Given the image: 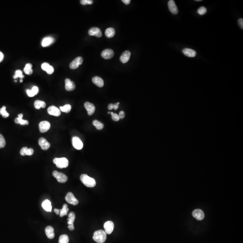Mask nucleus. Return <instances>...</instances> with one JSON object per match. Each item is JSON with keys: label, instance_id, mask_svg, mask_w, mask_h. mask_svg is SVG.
Wrapping results in <instances>:
<instances>
[{"label": "nucleus", "instance_id": "32", "mask_svg": "<svg viewBox=\"0 0 243 243\" xmlns=\"http://www.w3.org/2000/svg\"><path fill=\"white\" fill-rule=\"evenodd\" d=\"M93 125L96 127V128L97 129L99 130H102L104 126V125L103 123L97 120H94L93 121Z\"/></svg>", "mask_w": 243, "mask_h": 243}, {"label": "nucleus", "instance_id": "22", "mask_svg": "<svg viewBox=\"0 0 243 243\" xmlns=\"http://www.w3.org/2000/svg\"><path fill=\"white\" fill-rule=\"evenodd\" d=\"M34 153V150L32 148H28L27 147H25L22 148L20 150V154L22 156L25 155H29L31 156L33 155Z\"/></svg>", "mask_w": 243, "mask_h": 243}, {"label": "nucleus", "instance_id": "12", "mask_svg": "<svg viewBox=\"0 0 243 243\" xmlns=\"http://www.w3.org/2000/svg\"><path fill=\"white\" fill-rule=\"evenodd\" d=\"M88 34L90 36H94L98 37L102 36V32L99 28L97 27H93L91 28L88 31Z\"/></svg>", "mask_w": 243, "mask_h": 243}, {"label": "nucleus", "instance_id": "17", "mask_svg": "<svg viewBox=\"0 0 243 243\" xmlns=\"http://www.w3.org/2000/svg\"><path fill=\"white\" fill-rule=\"evenodd\" d=\"M65 87L66 90L68 91H72L74 90L75 88V85L74 82L71 81L70 79H67L65 80Z\"/></svg>", "mask_w": 243, "mask_h": 243}, {"label": "nucleus", "instance_id": "29", "mask_svg": "<svg viewBox=\"0 0 243 243\" xmlns=\"http://www.w3.org/2000/svg\"><path fill=\"white\" fill-rule=\"evenodd\" d=\"M115 31L114 28H108L105 30V35L108 38H112L113 37L115 36Z\"/></svg>", "mask_w": 243, "mask_h": 243}, {"label": "nucleus", "instance_id": "24", "mask_svg": "<svg viewBox=\"0 0 243 243\" xmlns=\"http://www.w3.org/2000/svg\"><path fill=\"white\" fill-rule=\"evenodd\" d=\"M42 207L44 210L48 212H51L52 210V206L51 202L49 200H47L44 201L42 204Z\"/></svg>", "mask_w": 243, "mask_h": 243}, {"label": "nucleus", "instance_id": "14", "mask_svg": "<svg viewBox=\"0 0 243 243\" xmlns=\"http://www.w3.org/2000/svg\"><path fill=\"white\" fill-rule=\"evenodd\" d=\"M47 112L49 115L55 116H59L61 115V111L57 107L55 106H51L48 108Z\"/></svg>", "mask_w": 243, "mask_h": 243}, {"label": "nucleus", "instance_id": "26", "mask_svg": "<svg viewBox=\"0 0 243 243\" xmlns=\"http://www.w3.org/2000/svg\"><path fill=\"white\" fill-rule=\"evenodd\" d=\"M54 41V39L52 37H46V38H44L43 40L42 43H41V45L43 47H47V46H49L51 44L53 43Z\"/></svg>", "mask_w": 243, "mask_h": 243}, {"label": "nucleus", "instance_id": "15", "mask_svg": "<svg viewBox=\"0 0 243 243\" xmlns=\"http://www.w3.org/2000/svg\"><path fill=\"white\" fill-rule=\"evenodd\" d=\"M38 143L41 149L44 150H47L50 147V144L49 142L47 141L46 139L43 137L40 138L38 141Z\"/></svg>", "mask_w": 243, "mask_h": 243}, {"label": "nucleus", "instance_id": "36", "mask_svg": "<svg viewBox=\"0 0 243 243\" xmlns=\"http://www.w3.org/2000/svg\"><path fill=\"white\" fill-rule=\"evenodd\" d=\"M18 78H20L21 79L24 78V76L23 75L22 71L21 70H17L15 71V75L14 76V78L16 79Z\"/></svg>", "mask_w": 243, "mask_h": 243}, {"label": "nucleus", "instance_id": "23", "mask_svg": "<svg viewBox=\"0 0 243 243\" xmlns=\"http://www.w3.org/2000/svg\"><path fill=\"white\" fill-rule=\"evenodd\" d=\"M92 81L95 85L100 87H103L104 85V82L103 80L99 77H94L93 78Z\"/></svg>", "mask_w": 243, "mask_h": 243}, {"label": "nucleus", "instance_id": "6", "mask_svg": "<svg viewBox=\"0 0 243 243\" xmlns=\"http://www.w3.org/2000/svg\"><path fill=\"white\" fill-rule=\"evenodd\" d=\"M75 212H69V214L68 215V228L69 229V230H73L75 229V227H74V225H73V222H75Z\"/></svg>", "mask_w": 243, "mask_h": 243}, {"label": "nucleus", "instance_id": "52", "mask_svg": "<svg viewBox=\"0 0 243 243\" xmlns=\"http://www.w3.org/2000/svg\"><path fill=\"white\" fill-rule=\"evenodd\" d=\"M108 114H111V112H109Z\"/></svg>", "mask_w": 243, "mask_h": 243}, {"label": "nucleus", "instance_id": "40", "mask_svg": "<svg viewBox=\"0 0 243 243\" xmlns=\"http://www.w3.org/2000/svg\"><path fill=\"white\" fill-rule=\"evenodd\" d=\"M50 66V65H49L48 63H44L41 65V69H42L43 70H44V71H46V70L48 69V68H49V66Z\"/></svg>", "mask_w": 243, "mask_h": 243}, {"label": "nucleus", "instance_id": "50", "mask_svg": "<svg viewBox=\"0 0 243 243\" xmlns=\"http://www.w3.org/2000/svg\"><path fill=\"white\" fill-rule=\"evenodd\" d=\"M23 80L22 79L20 80V83H22Z\"/></svg>", "mask_w": 243, "mask_h": 243}, {"label": "nucleus", "instance_id": "33", "mask_svg": "<svg viewBox=\"0 0 243 243\" xmlns=\"http://www.w3.org/2000/svg\"><path fill=\"white\" fill-rule=\"evenodd\" d=\"M69 238L67 235H62L60 237L59 243H69Z\"/></svg>", "mask_w": 243, "mask_h": 243}, {"label": "nucleus", "instance_id": "7", "mask_svg": "<svg viewBox=\"0 0 243 243\" xmlns=\"http://www.w3.org/2000/svg\"><path fill=\"white\" fill-rule=\"evenodd\" d=\"M114 224L112 221H109L105 222L104 225L105 232L106 234H111L113 232L114 229Z\"/></svg>", "mask_w": 243, "mask_h": 243}, {"label": "nucleus", "instance_id": "47", "mask_svg": "<svg viewBox=\"0 0 243 243\" xmlns=\"http://www.w3.org/2000/svg\"><path fill=\"white\" fill-rule=\"evenodd\" d=\"M4 55L2 52L0 51V62L2 61L3 60Z\"/></svg>", "mask_w": 243, "mask_h": 243}, {"label": "nucleus", "instance_id": "35", "mask_svg": "<svg viewBox=\"0 0 243 243\" xmlns=\"http://www.w3.org/2000/svg\"><path fill=\"white\" fill-rule=\"evenodd\" d=\"M0 115H2V117L7 118L9 116V114L6 111V107L3 106L2 108L0 109Z\"/></svg>", "mask_w": 243, "mask_h": 243}, {"label": "nucleus", "instance_id": "38", "mask_svg": "<svg viewBox=\"0 0 243 243\" xmlns=\"http://www.w3.org/2000/svg\"><path fill=\"white\" fill-rule=\"evenodd\" d=\"M5 140L3 136L0 134V148L4 147L5 146Z\"/></svg>", "mask_w": 243, "mask_h": 243}, {"label": "nucleus", "instance_id": "1", "mask_svg": "<svg viewBox=\"0 0 243 243\" xmlns=\"http://www.w3.org/2000/svg\"><path fill=\"white\" fill-rule=\"evenodd\" d=\"M106 237L107 234L105 230H100L95 232L93 239L97 243H104L106 240Z\"/></svg>", "mask_w": 243, "mask_h": 243}, {"label": "nucleus", "instance_id": "5", "mask_svg": "<svg viewBox=\"0 0 243 243\" xmlns=\"http://www.w3.org/2000/svg\"><path fill=\"white\" fill-rule=\"evenodd\" d=\"M65 200L69 204H71L73 205H76L79 204L78 200L73 194L71 192H69L65 196Z\"/></svg>", "mask_w": 243, "mask_h": 243}, {"label": "nucleus", "instance_id": "16", "mask_svg": "<svg viewBox=\"0 0 243 243\" xmlns=\"http://www.w3.org/2000/svg\"><path fill=\"white\" fill-rule=\"evenodd\" d=\"M84 107L87 111V113L89 115H91L94 113L95 111V106L92 103L87 102L84 104Z\"/></svg>", "mask_w": 243, "mask_h": 243}, {"label": "nucleus", "instance_id": "21", "mask_svg": "<svg viewBox=\"0 0 243 243\" xmlns=\"http://www.w3.org/2000/svg\"><path fill=\"white\" fill-rule=\"evenodd\" d=\"M182 53L186 56L189 57H194L196 55V52L194 50L190 48H185L182 50Z\"/></svg>", "mask_w": 243, "mask_h": 243}, {"label": "nucleus", "instance_id": "4", "mask_svg": "<svg viewBox=\"0 0 243 243\" xmlns=\"http://www.w3.org/2000/svg\"><path fill=\"white\" fill-rule=\"evenodd\" d=\"M53 176L58 180V182L62 183H65L68 180V177L66 175L58 171H54L53 172Z\"/></svg>", "mask_w": 243, "mask_h": 243}, {"label": "nucleus", "instance_id": "44", "mask_svg": "<svg viewBox=\"0 0 243 243\" xmlns=\"http://www.w3.org/2000/svg\"><path fill=\"white\" fill-rule=\"evenodd\" d=\"M119 116L120 119H124V117H125V114L124 111H121L119 113Z\"/></svg>", "mask_w": 243, "mask_h": 243}, {"label": "nucleus", "instance_id": "39", "mask_svg": "<svg viewBox=\"0 0 243 243\" xmlns=\"http://www.w3.org/2000/svg\"><path fill=\"white\" fill-rule=\"evenodd\" d=\"M80 3L83 5H91L93 3V1L91 0H82L80 1Z\"/></svg>", "mask_w": 243, "mask_h": 243}, {"label": "nucleus", "instance_id": "48", "mask_svg": "<svg viewBox=\"0 0 243 243\" xmlns=\"http://www.w3.org/2000/svg\"><path fill=\"white\" fill-rule=\"evenodd\" d=\"M114 105L113 104H110L108 105V109L109 110H112V109H114Z\"/></svg>", "mask_w": 243, "mask_h": 243}, {"label": "nucleus", "instance_id": "13", "mask_svg": "<svg viewBox=\"0 0 243 243\" xmlns=\"http://www.w3.org/2000/svg\"><path fill=\"white\" fill-rule=\"evenodd\" d=\"M101 55L105 59L109 60L114 56V52L111 49H105L102 51Z\"/></svg>", "mask_w": 243, "mask_h": 243}, {"label": "nucleus", "instance_id": "42", "mask_svg": "<svg viewBox=\"0 0 243 243\" xmlns=\"http://www.w3.org/2000/svg\"><path fill=\"white\" fill-rule=\"evenodd\" d=\"M46 72H47V73L49 74V75H51V74H52V73H54V68H53L52 66H51V65H50V66H49V68H48V69L46 70Z\"/></svg>", "mask_w": 243, "mask_h": 243}, {"label": "nucleus", "instance_id": "37", "mask_svg": "<svg viewBox=\"0 0 243 243\" xmlns=\"http://www.w3.org/2000/svg\"><path fill=\"white\" fill-rule=\"evenodd\" d=\"M207 9L204 7H201L198 9L197 11V13L200 15H205L207 12Z\"/></svg>", "mask_w": 243, "mask_h": 243}, {"label": "nucleus", "instance_id": "20", "mask_svg": "<svg viewBox=\"0 0 243 243\" xmlns=\"http://www.w3.org/2000/svg\"><path fill=\"white\" fill-rule=\"evenodd\" d=\"M45 233L48 238L53 239L55 237L54 229L51 226H47L45 229Z\"/></svg>", "mask_w": 243, "mask_h": 243}, {"label": "nucleus", "instance_id": "9", "mask_svg": "<svg viewBox=\"0 0 243 243\" xmlns=\"http://www.w3.org/2000/svg\"><path fill=\"white\" fill-rule=\"evenodd\" d=\"M51 124L48 121H42L39 125V130L42 133L46 132L50 129Z\"/></svg>", "mask_w": 243, "mask_h": 243}, {"label": "nucleus", "instance_id": "28", "mask_svg": "<svg viewBox=\"0 0 243 243\" xmlns=\"http://www.w3.org/2000/svg\"><path fill=\"white\" fill-rule=\"evenodd\" d=\"M34 107L36 109H40L44 108L46 107V104L44 101H41L39 100H37L34 102Z\"/></svg>", "mask_w": 243, "mask_h": 243}, {"label": "nucleus", "instance_id": "49", "mask_svg": "<svg viewBox=\"0 0 243 243\" xmlns=\"http://www.w3.org/2000/svg\"><path fill=\"white\" fill-rule=\"evenodd\" d=\"M54 212L56 213V214H60V209L55 208V209H54Z\"/></svg>", "mask_w": 243, "mask_h": 243}, {"label": "nucleus", "instance_id": "45", "mask_svg": "<svg viewBox=\"0 0 243 243\" xmlns=\"http://www.w3.org/2000/svg\"><path fill=\"white\" fill-rule=\"evenodd\" d=\"M119 102H118V103H116V104H114V109L115 110H117L118 108H119Z\"/></svg>", "mask_w": 243, "mask_h": 243}, {"label": "nucleus", "instance_id": "25", "mask_svg": "<svg viewBox=\"0 0 243 243\" xmlns=\"http://www.w3.org/2000/svg\"><path fill=\"white\" fill-rule=\"evenodd\" d=\"M23 114H19L18 115V117L16 118L15 120V123H17V124H20L21 125H28L29 123V121L23 119Z\"/></svg>", "mask_w": 243, "mask_h": 243}, {"label": "nucleus", "instance_id": "3", "mask_svg": "<svg viewBox=\"0 0 243 243\" xmlns=\"http://www.w3.org/2000/svg\"><path fill=\"white\" fill-rule=\"evenodd\" d=\"M53 162L56 165L57 167L60 168H67L69 165V161L65 158H56L53 160Z\"/></svg>", "mask_w": 243, "mask_h": 243}, {"label": "nucleus", "instance_id": "19", "mask_svg": "<svg viewBox=\"0 0 243 243\" xmlns=\"http://www.w3.org/2000/svg\"><path fill=\"white\" fill-rule=\"evenodd\" d=\"M131 56V52L128 51L123 52L120 57V61L122 63H126L128 61Z\"/></svg>", "mask_w": 243, "mask_h": 243}, {"label": "nucleus", "instance_id": "27", "mask_svg": "<svg viewBox=\"0 0 243 243\" xmlns=\"http://www.w3.org/2000/svg\"><path fill=\"white\" fill-rule=\"evenodd\" d=\"M39 89L37 86H34L32 88V90H27V94L29 97H33L36 95L38 93Z\"/></svg>", "mask_w": 243, "mask_h": 243}, {"label": "nucleus", "instance_id": "43", "mask_svg": "<svg viewBox=\"0 0 243 243\" xmlns=\"http://www.w3.org/2000/svg\"><path fill=\"white\" fill-rule=\"evenodd\" d=\"M238 23L239 25L242 29H243V19L242 18L239 19H238Z\"/></svg>", "mask_w": 243, "mask_h": 243}, {"label": "nucleus", "instance_id": "30", "mask_svg": "<svg viewBox=\"0 0 243 243\" xmlns=\"http://www.w3.org/2000/svg\"><path fill=\"white\" fill-rule=\"evenodd\" d=\"M32 66H33L32 64L30 63H28L26 65L23 69V71L26 74L29 75H32L33 73V70L32 69Z\"/></svg>", "mask_w": 243, "mask_h": 243}, {"label": "nucleus", "instance_id": "41", "mask_svg": "<svg viewBox=\"0 0 243 243\" xmlns=\"http://www.w3.org/2000/svg\"><path fill=\"white\" fill-rule=\"evenodd\" d=\"M112 116V119L113 120H114L115 121H119V119H120V118H119V115H117V114H113L111 115Z\"/></svg>", "mask_w": 243, "mask_h": 243}, {"label": "nucleus", "instance_id": "10", "mask_svg": "<svg viewBox=\"0 0 243 243\" xmlns=\"http://www.w3.org/2000/svg\"><path fill=\"white\" fill-rule=\"evenodd\" d=\"M73 144L77 150H80L83 149V144L82 140L79 137L75 136L72 139Z\"/></svg>", "mask_w": 243, "mask_h": 243}, {"label": "nucleus", "instance_id": "34", "mask_svg": "<svg viewBox=\"0 0 243 243\" xmlns=\"http://www.w3.org/2000/svg\"><path fill=\"white\" fill-rule=\"evenodd\" d=\"M60 111L63 112L68 113L70 111L71 109V106L70 105L67 104L63 106H61L60 107Z\"/></svg>", "mask_w": 243, "mask_h": 243}, {"label": "nucleus", "instance_id": "51", "mask_svg": "<svg viewBox=\"0 0 243 243\" xmlns=\"http://www.w3.org/2000/svg\"><path fill=\"white\" fill-rule=\"evenodd\" d=\"M201 1V0H197V1Z\"/></svg>", "mask_w": 243, "mask_h": 243}, {"label": "nucleus", "instance_id": "8", "mask_svg": "<svg viewBox=\"0 0 243 243\" xmlns=\"http://www.w3.org/2000/svg\"><path fill=\"white\" fill-rule=\"evenodd\" d=\"M83 62V59L82 57H78L75 59L69 65L71 69H75L79 68L80 65H82Z\"/></svg>", "mask_w": 243, "mask_h": 243}, {"label": "nucleus", "instance_id": "11", "mask_svg": "<svg viewBox=\"0 0 243 243\" xmlns=\"http://www.w3.org/2000/svg\"><path fill=\"white\" fill-rule=\"evenodd\" d=\"M168 7L170 11L173 15H176L178 12L177 6L176 5L175 2L173 0H170L168 1Z\"/></svg>", "mask_w": 243, "mask_h": 243}, {"label": "nucleus", "instance_id": "18", "mask_svg": "<svg viewBox=\"0 0 243 243\" xmlns=\"http://www.w3.org/2000/svg\"><path fill=\"white\" fill-rule=\"evenodd\" d=\"M192 215L194 218L198 220H202L204 217V214L203 211L199 209L194 210L193 212Z\"/></svg>", "mask_w": 243, "mask_h": 243}, {"label": "nucleus", "instance_id": "46", "mask_svg": "<svg viewBox=\"0 0 243 243\" xmlns=\"http://www.w3.org/2000/svg\"><path fill=\"white\" fill-rule=\"evenodd\" d=\"M122 2H123L124 4H125L126 5H128L130 3V2H131V1L130 0H122Z\"/></svg>", "mask_w": 243, "mask_h": 243}, {"label": "nucleus", "instance_id": "2", "mask_svg": "<svg viewBox=\"0 0 243 243\" xmlns=\"http://www.w3.org/2000/svg\"><path fill=\"white\" fill-rule=\"evenodd\" d=\"M80 180L85 186L87 187H94L96 186V182L94 179L90 177L87 174H82Z\"/></svg>", "mask_w": 243, "mask_h": 243}, {"label": "nucleus", "instance_id": "31", "mask_svg": "<svg viewBox=\"0 0 243 243\" xmlns=\"http://www.w3.org/2000/svg\"><path fill=\"white\" fill-rule=\"evenodd\" d=\"M69 210V209L68 208V205L67 204H64L62 208L60 210V217H63L64 216L67 215Z\"/></svg>", "mask_w": 243, "mask_h": 243}]
</instances>
